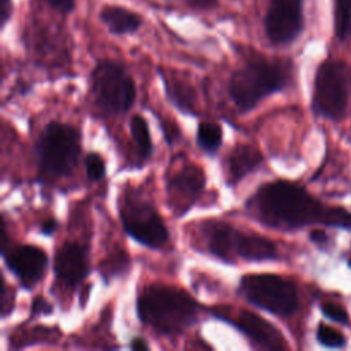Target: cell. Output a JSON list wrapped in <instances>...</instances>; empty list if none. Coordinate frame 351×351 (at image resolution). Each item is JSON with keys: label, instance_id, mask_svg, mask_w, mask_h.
<instances>
[{"label": "cell", "instance_id": "1", "mask_svg": "<svg viewBox=\"0 0 351 351\" xmlns=\"http://www.w3.org/2000/svg\"><path fill=\"white\" fill-rule=\"evenodd\" d=\"M244 207L262 225L278 230H295L313 223L351 229V213L325 207L303 186L285 180L261 185Z\"/></svg>", "mask_w": 351, "mask_h": 351}, {"label": "cell", "instance_id": "2", "mask_svg": "<svg viewBox=\"0 0 351 351\" xmlns=\"http://www.w3.org/2000/svg\"><path fill=\"white\" fill-rule=\"evenodd\" d=\"M140 322L163 336H177L199 319L200 304L184 289L166 285H147L136 300Z\"/></svg>", "mask_w": 351, "mask_h": 351}, {"label": "cell", "instance_id": "3", "mask_svg": "<svg viewBox=\"0 0 351 351\" xmlns=\"http://www.w3.org/2000/svg\"><path fill=\"white\" fill-rule=\"evenodd\" d=\"M289 81V64L278 59L252 58L232 73L228 93L240 112H248L269 95L282 90Z\"/></svg>", "mask_w": 351, "mask_h": 351}, {"label": "cell", "instance_id": "4", "mask_svg": "<svg viewBox=\"0 0 351 351\" xmlns=\"http://www.w3.org/2000/svg\"><path fill=\"white\" fill-rule=\"evenodd\" d=\"M81 154V134L69 125L52 121L41 130L34 155L43 181H53L71 174Z\"/></svg>", "mask_w": 351, "mask_h": 351}, {"label": "cell", "instance_id": "5", "mask_svg": "<svg viewBox=\"0 0 351 351\" xmlns=\"http://www.w3.org/2000/svg\"><path fill=\"white\" fill-rule=\"evenodd\" d=\"M237 293L250 304L277 317H289L299 307L296 285L278 274L248 273L239 281Z\"/></svg>", "mask_w": 351, "mask_h": 351}, {"label": "cell", "instance_id": "6", "mask_svg": "<svg viewBox=\"0 0 351 351\" xmlns=\"http://www.w3.org/2000/svg\"><path fill=\"white\" fill-rule=\"evenodd\" d=\"M90 92L96 107L110 115L126 112L136 99V84L126 67L101 59L90 73Z\"/></svg>", "mask_w": 351, "mask_h": 351}, {"label": "cell", "instance_id": "7", "mask_svg": "<svg viewBox=\"0 0 351 351\" xmlns=\"http://www.w3.org/2000/svg\"><path fill=\"white\" fill-rule=\"evenodd\" d=\"M119 218L123 230L147 248L159 250L170 239L167 226L156 207L136 191L123 195L119 204Z\"/></svg>", "mask_w": 351, "mask_h": 351}, {"label": "cell", "instance_id": "8", "mask_svg": "<svg viewBox=\"0 0 351 351\" xmlns=\"http://www.w3.org/2000/svg\"><path fill=\"white\" fill-rule=\"evenodd\" d=\"M347 101V67L340 60H326L315 74L313 110L321 117L339 121L346 115Z\"/></svg>", "mask_w": 351, "mask_h": 351}, {"label": "cell", "instance_id": "9", "mask_svg": "<svg viewBox=\"0 0 351 351\" xmlns=\"http://www.w3.org/2000/svg\"><path fill=\"white\" fill-rule=\"evenodd\" d=\"M303 29L302 0H270L263 16L266 38L273 45L292 43Z\"/></svg>", "mask_w": 351, "mask_h": 351}, {"label": "cell", "instance_id": "10", "mask_svg": "<svg viewBox=\"0 0 351 351\" xmlns=\"http://www.w3.org/2000/svg\"><path fill=\"white\" fill-rule=\"evenodd\" d=\"M206 185V176L200 166L184 163L166 180L169 206L177 217L184 215L196 203Z\"/></svg>", "mask_w": 351, "mask_h": 351}, {"label": "cell", "instance_id": "11", "mask_svg": "<svg viewBox=\"0 0 351 351\" xmlns=\"http://www.w3.org/2000/svg\"><path fill=\"white\" fill-rule=\"evenodd\" d=\"M7 269L25 289L34 288L45 276L48 255L44 250L32 244L10 247L1 252Z\"/></svg>", "mask_w": 351, "mask_h": 351}, {"label": "cell", "instance_id": "12", "mask_svg": "<svg viewBox=\"0 0 351 351\" xmlns=\"http://www.w3.org/2000/svg\"><path fill=\"white\" fill-rule=\"evenodd\" d=\"M199 230L202 243L210 255L229 265L240 259L244 232L218 219L204 221Z\"/></svg>", "mask_w": 351, "mask_h": 351}, {"label": "cell", "instance_id": "13", "mask_svg": "<svg viewBox=\"0 0 351 351\" xmlns=\"http://www.w3.org/2000/svg\"><path fill=\"white\" fill-rule=\"evenodd\" d=\"M56 280L69 288L77 287L89 274L88 250L78 241L63 243L53 256Z\"/></svg>", "mask_w": 351, "mask_h": 351}, {"label": "cell", "instance_id": "14", "mask_svg": "<svg viewBox=\"0 0 351 351\" xmlns=\"http://www.w3.org/2000/svg\"><path fill=\"white\" fill-rule=\"evenodd\" d=\"M251 340L255 347L263 350H284L287 341L281 332L261 315L241 310L233 319H225Z\"/></svg>", "mask_w": 351, "mask_h": 351}, {"label": "cell", "instance_id": "15", "mask_svg": "<svg viewBox=\"0 0 351 351\" xmlns=\"http://www.w3.org/2000/svg\"><path fill=\"white\" fill-rule=\"evenodd\" d=\"M263 156L252 144H237L226 159V182L234 186L244 177L262 166Z\"/></svg>", "mask_w": 351, "mask_h": 351}, {"label": "cell", "instance_id": "16", "mask_svg": "<svg viewBox=\"0 0 351 351\" xmlns=\"http://www.w3.org/2000/svg\"><path fill=\"white\" fill-rule=\"evenodd\" d=\"M99 19L106 26L108 33L114 36L133 34L143 25V18L140 14L117 4L104 5L99 11Z\"/></svg>", "mask_w": 351, "mask_h": 351}, {"label": "cell", "instance_id": "17", "mask_svg": "<svg viewBox=\"0 0 351 351\" xmlns=\"http://www.w3.org/2000/svg\"><path fill=\"white\" fill-rule=\"evenodd\" d=\"M160 78L165 85V93L167 100L181 112L188 115L196 114V93L195 89L185 81L178 78L165 77L162 71H159Z\"/></svg>", "mask_w": 351, "mask_h": 351}, {"label": "cell", "instance_id": "18", "mask_svg": "<svg viewBox=\"0 0 351 351\" xmlns=\"http://www.w3.org/2000/svg\"><path fill=\"white\" fill-rule=\"evenodd\" d=\"M129 128H130V134H132L138 158L143 160L148 159L152 155L154 145H152L151 133H149L147 121L141 115L136 114L130 118Z\"/></svg>", "mask_w": 351, "mask_h": 351}, {"label": "cell", "instance_id": "19", "mask_svg": "<svg viewBox=\"0 0 351 351\" xmlns=\"http://www.w3.org/2000/svg\"><path fill=\"white\" fill-rule=\"evenodd\" d=\"M222 137H223L222 128L218 123L204 121L197 125L196 144L207 155L214 156L217 154V151L222 144Z\"/></svg>", "mask_w": 351, "mask_h": 351}, {"label": "cell", "instance_id": "20", "mask_svg": "<svg viewBox=\"0 0 351 351\" xmlns=\"http://www.w3.org/2000/svg\"><path fill=\"white\" fill-rule=\"evenodd\" d=\"M130 265L129 256L125 254V251H117L107 256L100 265V273L104 281L112 280L114 277L119 276L122 271H125Z\"/></svg>", "mask_w": 351, "mask_h": 351}, {"label": "cell", "instance_id": "21", "mask_svg": "<svg viewBox=\"0 0 351 351\" xmlns=\"http://www.w3.org/2000/svg\"><path fill=\"white\" fill-rule=\"evenodd\" d=\"M335 26L337 37L344 40L351 29V0H336Z\"/></svg>", "mask_w": 351, "mask_h": 351}, {"label": "cell", "instance_id": "22", "mask_svg": "<svg viewBox=\"0 0 351 351\" xmlns=\"http://www.w3.org/2000/svg\"><path fill=\"white\" fill-rule=\"evenodd\" d=\"M85 171L90 181H100L106 176V162L97 152H89L85 156Z\"/></svg>", "mask_w": 351, "mask_h": 351}, {"label": "cell", "instance_id": "23", "mask_svg": "<svg viewBox=\"0 0 351 351\" xmlns=\"http://www.w3.org/2000/svg\"><path fill=\"white\" fill-rule=\"evenodd\" d=\"M317 340L325 347H330V348L343 347L346 343V339L341 332L324 324H321L317 329Z\"/></svg>", "mask_w": 351, "mask_h": 351}, {"label": "cell", "instance_id": "24", "mask_svg": "<svg viewBox=\"0 0 351 351\" xmlns=\"http://www.w3.org/2000/svg\"><path fill=\"white\" fill-rule=\"evenodd\" d=\"M53 311V306L41 295H37L33 298L30 304V314L29 318H36L38 315H48Z\"/></svg>", "mask_w": 351, "mask_h": 351}, {"label": "cell", "instance_id": "25", "mask_svg": "<svg viewBox=\"0 0 351 351\" xmlns=\"http://www.w3.org/2000/svg\"><path fill=\"white\" fill-rule=\"evenodd\" d=\"M322 313L325 317L333 319V321H337L340 324H347L348 322V314L347 311L340 307L339 304H335V303H324L322 307H321Z\"/></svg>", "mask_w": 351, "mask_h": 351}, {"label": "cell", "instance_id": "26", "mask_svg": "<svg viewBox=\"0 0 351 351\" xmlns=\"http://www.w3.org/2000/svg\"><path fill=\"white\" fill-rule=\"evenodd\" d=\"M40 1L60 15H69L75 10V0H40Z\"/></svg>", "mask_w": 351, "mask_h": 351}, {"label": "cell", "instance_id": "27", "mask_svg": "<svg viewBox=\"0 0 351 351\" xmlns=\"http://www.w3.org/2000/svg\"><path fill=\"white\" fill-rule=\"evenodd\" d=\"M14 293L8 288L5 280H3V288H1V317L5 318L14 308Z\"/></svg>", "mask_w": 351, "mask_h": 351}, {"label": "cell", "instance_id": "28", "mask_svg": "<svg viewBox=\"0 0 351 351\" xmlns=\"http://www.w3.org/2000/svg\"><path fill=\"white\" fill-rule=\"evenodd\" d=\"M14 4L12 0H0V27L4 29L8 21L12 18Z\"/></svg>", "mask_w": 351, "mask_h": 351}, {"label": "cell", "instance_id": "29", "mask_svg": "<svg viewBox=\"0 0 351 351\" xmlns=\"http://www.w3.org/2000/svg\"><path fill=\"white\" fill-rule=\"evenodd\" d=\"M185 4L189 8L193 10H199V11H207V10H213L218 5L219 0H184Z\"/></svg>", "mask_w": 351, "mask_h": 351}, {"label": "cell", "instance_id": "30", "mask_svg": "<svg viewBox=\"0 0 351 351\" xmlns=\"http://www.w3.org/2000/svg\"><path fill=\"white\" fill-rule=\"evenodd\" d=\"M56 229H58V221L53 219V218L45 219V221L41 223V226H40V232H41V234H44V236H51V234H53V233L56 232Z\"/></svg>", "mask_w": 351, "mask_h": 351}, {"label": "cell", "instance_id": "31", "mask_svg": "<svg viewBox=\"0 0 351 351\" xmlns=\"http://www.w3.org/2000/svg\"><path fill=\"white\" fill-rule=\"evenodd\" d=\"M130 348H132V350H148L149 346H148V343H147L145 339L136 336V337H133L132 341H130Z\"/></svg>", "mask_w": 351, "mask_h": 351}, {"label": "cell", "instance_id": "32", "mask_svg": "<svg viewBox=\"0 0 351 351\" xmlns=\"http://www.w3.org/2000/svg\"><path fill=\"white\" fill-rule=\"evenodd\" d=\"M310 240L313 243H325L326 241V234L322 230H314L310 233Z\"/></svg>", "mask_w": 351, "mask_h": 351}]
</instances>
